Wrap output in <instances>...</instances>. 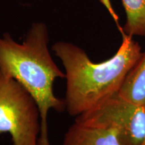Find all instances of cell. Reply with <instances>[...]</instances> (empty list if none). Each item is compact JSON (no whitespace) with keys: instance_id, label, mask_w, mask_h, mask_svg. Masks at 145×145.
Returning a JSON list of instances; mask_svg holds the SVG:
<instances>
[{"instance_id":"6da1fadb","label":"cell","mask_w":145,"mask_h":145,"mask_svg":"<svg viewBox=\"0 0 145 145\" xmlns=\"http://www.w3.org/2000/svg\"><path fill=\"white\" fill-rule=\"evenodd\" d=\"M122 42L114 55L104 62H92L82 48L67 42L52 46L61 60L67 79L66 111L77 117L118 93L127 74L142 52L140 44L121 30Z\"/></svg>"},{"instance_id":"5b68a950","label":"cell","mask_w":145,"mask_h":145,"mask_svg":"<svg viewBox=\"0 0 145 145\" xmlns=\"http://www.w3.org/2000/svg\"><path fill=\"white\" fill-rule=\"evenodd\" d=\"M62 145H124L112 127L84 124L75 120L65 134Z\"/></svg>"},{"instance_id":"52a82bcc","label":"cell","mask_w":145,"mask_h":145,"mask_svg":"<svg viewBox=\"0 0 145 145\" xmlns=\"http://www.w3.org/2000/svg\"><path fill=\"white\" fill-rule=\"evenodd\" d=\"M126 21L121 29L127 35L145 38V0H122Z\"/></svg>"},{"instance_id":"3957f363","label":"cell","mask_w":145,"mask_h":145,"mask_svg":"<svg viewBox=\"0 0 145 145\" xmlns=\"http://www.w3.org/2000/svg\"><path fill=\"white\" fill-rule=\"evenodd\" d=\"M40 130L39 109L33 97L0 71V135L10 134L14 145H39Z\"/></svg>"},{"instance_id":"8992f818","label":"cell","mask_w":145,"mask_h":145,"mask_svg":"<svg viewBox=\"0 0 145 145\" xmlns=\"http://www.w3.org/2000/svg\"><path fill=\"white\" fill-rule=\"evenodd\" d=\"M118 94L133 104L145 106V52L127 74Z\"/></svg>"},{"instance_id":"277c9868","label":"cell","mask_w":145,"mask_h":145,"mask_svg":"<svg viewBox=\"0 0 145 145\" xmlns=\"http://www.w3.org/2000/svg\"><path fill=\"white\" fill-rule=\"evenodd\" d=\"M75 121L115 128L124 145L145 143V106L133 104L118 93L76 117Z\"/></svg>"},{"instance_id":"ba28073f","label":"cell","mask_w":145,"mask_h":145,"mask_svg":"<svg viewBox=\"0 0 145 145\" xmlns=\"http://www.w3.org/2000/svg\"><path fill=\"white\" fill-rule=\"evenodd\" d=\"M144 145H145V143H144Z\"/></svg>"},{"instance_id":"7a4b0ae2","label":"cell","mask_w":145,"mask_h":145,"mask_svg":"<svg viewBox=\"0 0 145 145\" xmlns=\"http://www.w3.org/2000/svg\"><path fill=\"white\" fill-rule=\"evenodd\" d=\"M49 36L46 25L32 24L22 43L9 33L0 36V71L13 78L26 89L39 107L40 135L39 145H50L48 139V114L50 110H66L65 99L54 95L57 79H65V73L56 65L48 49Z\"/></svg>"}]
</instances>
